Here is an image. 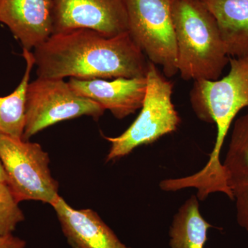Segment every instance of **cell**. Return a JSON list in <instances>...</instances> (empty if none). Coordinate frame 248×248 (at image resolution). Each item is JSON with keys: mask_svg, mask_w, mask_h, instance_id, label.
I'll list each match as a JSON object with an SVG mask.
<instances>
[{"mask_svg": "<svg viewBox=\"0 0 248 248\" xmlns=\"http://www.w3.org/2000/svg\"><path fill=\"white\" fill-rule=\"evenodd\" d=\"M33 50L37 78H143L148 70L145 54L128 31L110 37L87 29L55 32Z\"/></svg>", "mask_w": 248, "mask_h": 248, "instance_id": "cell-1", "label": "cell"}, {"mask_svg": "<svg viewBox=\"0 0 248 248\" xmlns=\"http://www.w3.org/2000/svg\"><path fill=\"white\" fill-rule=\"evenodd\" d=\"M229 63V73L224 78L195 80L190 91L191 105L197 117L216 125V141L203 169L192 175L174 179L172 184L175 190L195 188L200 201L215 192H221L232 199L220 155L235 117L248 107V55L230 58Z\"/></svg>", "mask_w": 248, "mask_h": 248, "instance_id": "cell-2", "label": "cell"}, {"mask_svg": "<svg viewBox=\"0 0 248 248\" xmlns=\"http://www.w3.org/2000/svg\"><path fill=\"white\" fill-rule=\"evenodd\" d=\"M178 73L186 80H217L229 63L216 19L202 0H172Z\"/></svg>", "mask_w": 248, "mask_h": 248, "instance_id": "cell-3", "label": "cell"}, {"mask_svg": "<svg viewBox=\"0 0 248 248\" xmlns=\"http://www.w3.org/2000/svg\"><path fill=\"white\" fill-rule=\"evenodd\" d=\"M146 77V93L140 115L120 136L104 137L110 143L107 161L124 157L139 146L151 144L174 133L180 125L182 120L172 103V83L150 61Z\"/></svg>", "mask_w": 248, "mask_h": 248, "instance_id": "cell-4", "label": "cell"}, {"mask_svg": "<svg viewBox=\"0 0 248 248\" xmlns=\"http://www.w3.org/2000/svg\"><path fill=\"white\" fill-rule=\"evenodd\" d=\"M0 160L7 185L19 203L37 201L51 205L60 195L48 153L39 143L0 135Z\"/></svg>", "mask_w": 248, "mask_h": 248, "instance_id": "cell-5", "label": "cell"}, {"mask_svg": "<svg viewBox=\"0 0 248 248\" xmlns=\"http://www.w3.org/2000/svg\"><path fill=\"white\" fill-rule=\"evenodd\" d=\"M105 110L97 103L77 94L63 79L37 78L27 88L22 139L29 140L54 124L82 116L97 120Z\"/></svg>", "mask_w": 248, "mask_h": 248, "instance_id": "cell-6", "label": "cell"}, {"mask_svg": "<svg viewBox=\"0 0 248 248\" xmlns=\"http://www.w3.org/2000/svg\"><path fill=\"white\" fill-rule=\"evenodd\" d=\"M171 2L172 0H126L129 34L149 61L162 68L166 78L178 73Z\"/></svg>", "mask_w": 248, "mask_h": 248, "instance_id": "cell-7", "label": "cell"}, {"mask_svg": "<svg viewBox=\"0 0 248 248\" xmlns=\"http://www.w3.org/2000/svg\"><path fill=\"white\" fill-rule=\"evenodd\" d=\"M53 33L87 29L110 37L128 32L126 0H53Z\"/></svg>", "mask_w": 248, "mask_h": 248, "instance_id": "cell-8", "label": "cell"}, {"mask_svg": "<svg viewBox=\"0 0 248 248\" xmlns=\"http://www.w3.org/2000/svg\"><path fill=\"white\" fill-rule=\"evenodd\" d=\"M68 84L77 94L97 103L119 120L141 109L147 89L146 77L116 78L113 81L71 78Z\"/></svg>", "mask_w": 248, "mask_h": 248, "instance_id": "cell-9", "label": "cell"}, {"mask_svg": "<svg viewBox=\"0 0 248 248\" xmlns=\"http://www.w3.org/2000/svg\"><path fill=\"white\" fill-rule=\"evenodd\" d=\"M0 22L23 48L35 49L53 33V0H0Z\"/></svg>", "mask_w": 248, "mask_h": 248, "instance_id": "cell-10", "label": "cell"}, {"mask_svg": "<svg viewBox=\"0 0 248 248\" xmlns=\"http://www.w3.org/2000/svg\"><path fill=\"white\" fill-rule=\"evenodd\" d=\"M62 231L73 248H130L91 209H76L59 195L52 204Z\"/></svg>", "mask_w": 248, "mask_h": 248, "instance_id": "cell-11", "label": "cell"}, {"mask_svg": "<svg viewBox=\"0 0 248 248\" xmlns=\"http://www.w3.org/2000/svg\"><path fill=\"white\" fill-rule=\"evenodd\" d=\"M222 166L232 200L236 204V220L248 231V114L235 121Z\"/></svg>", "mask_w": 248, "mask_h": 248, "instance_id": "cell-12", "label": "cell"}, {"mask_svg": "<svg viewBox=\"0 0 248 248\" xmlns=\"http://www.w3.org/2000/svg\"><path fill=\"white\" fill-rule=\"evenodd\" d=\"M214 17L228 56L248 55V0H202Z\"/></svg>", "mask_w": 248, "mask_h": 248, "instance_id": "cell-13", "label": "cell"}, {"mask_svg": "<svg viewBox=\"0 0 248 248\" xmlns=\"http://www.w3.org/2000/svg\"><path fill=\"white\" fill-rule=\"evenodd\" d=\"M212 226L201 215L197 196H192L174 215L170 230V248H204Z\"/></svg>", "mask_w": 248, "mask_h": 248, "instance_id": "cell-14", "label": "cell"}, {"mask_svg": "<svg viewBox=\"0 0 248 248\" xmlns=\"http://www.w3.org/2000/svg\"><path fill=\"white\" fill-rule=\"evenodd\" d=\"M26 62L25 72L20 83L14 92L0 97V135L22 138L25 125L26 94L31 71L35 66L31 50L23 48Z\"/></svg>", "mask_w": 248, "mask_h": 248, "instance_id": "cell-15", "label": "cell"}, {"mask_svg": "<svg viewBox=\"0 0 248 248\" xmlns=\"http://www.w3.org/2000/svg\"><path fill=\"white\" fill-rule=\"evenodd\" d=\"M24 218L19 202L9 186L0 182V234H13Z\"/></svg>", "mask_w": 248, "mask_h": 248, "instance_id": "cell-16", "label": "cell"}, {"mask_svg": "<svg viewBox=\"0 0 248 248\" xmlns=\"http://www.w3.org/2000/svg\"><path fill=\"white\" fill-rule=\"evenodd\" d=\"M24 240L13 234H0V248H26Z\"/></svg>", "mask_w": 248, "mask_h": 248, "instance_id": "cell-17", "label": "cell"}, {"mask_svg": "<svg viewBox=\"0 0 248 248\" xmlns=\"http://www.w3.org/2000/svg\"><path fill=\"white\" fill-rule=\"evenodd\" d=\"M0 182L5 183L7 184V179H6V173H5L4 167L0 160Z\"/></svg>", "mask_w": 248, "mask_h": 248, "instance_id": "cell-18", "label": "cell"}]
</instances>
